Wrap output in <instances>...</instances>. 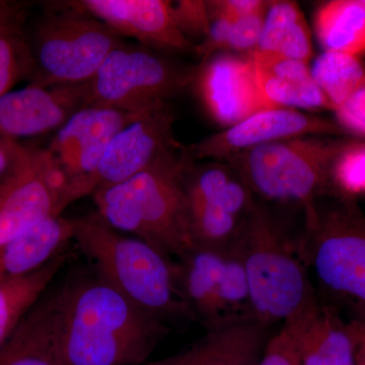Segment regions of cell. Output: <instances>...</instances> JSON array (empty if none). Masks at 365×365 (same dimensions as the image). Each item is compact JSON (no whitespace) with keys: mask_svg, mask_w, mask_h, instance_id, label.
Here are the masks:
<instances>
[{"mask_svg":"<svg viewBox=\"0 0 365 365\" xmlns=\"http://www.w3.org/2000/svg\"><path fill=\"white\" fill-rule=\"evenodd\" d=\"M173 14L178 29L190 42L195 39L200 44L206 39L211 26L208 1L180 0L173 4Z\"/></svg>","mask_w":365,"mask_h":365,"instance_id":"obj_29","label":"cell"},{"mask_svg":"<svg viewBox=\"0 0 365 365\" xmlns=\"http://www.w3.org/2000/svg\"><path fill=\"white\" fill-rule=\"evenodd\" d=\"M302 365H356L357 337L335 307L319 297L283 323Z\"/></svg>","mask_w":365,"mask_h":365,"instance_id":"obj_18","label":"cell"},{"mask_svg":"<svg viewBox=\"0 0 365 365\" xmlns=\"http://www.w3.org/2000/svg\"><path fill=\"white\" fill-rule=\"evenodd\" d=\"M331 180L341 195H365V143L346 141L334 160Z\"/></svg>","mask_w":365,"mask_h":365,"instance_id":"obj_28","label":"cell"},{"mask_svg":"<svg viewBox=\"0 0 365 365\" xmlns=\"http://www.w3.org/2000/svg\"><path fill=\"white\" fill-rule=\"evenodd\" d=\"M353 326H354V327H355V328H356V329H357V330H359V331H362V332H365V328H359V327H356V326H355V325H353Z\"/></svg>","mask_w":365,"mask_h":365,"instance_id":"obj_38","label":"cell"},{"mask_svg":"<svg viewBox=\"0 0 365 365\" xmlns=\"http://www.w3.org/2000/svg\"><path fill=\"white\" fill-rule=\"evenodd\" d=\"M264 97L275 107L332 110L319 90L309 63L279 55L259 51L248 53Z\"/></svg>","mask_w":365,"mask_h":365,"instance_id":"obj_21","label":"cell"},{"mask_svg":"<svg viewBox=\"0 0 365 365\" xmlns=\"http://www.w3.org/2000/svg\"><path fill=\"white\" fill-rule=\"evenodd\" d=\"M184 189L193 248L232 250L257 201L246 182L225 163L191 160Z\"/></svg>","mask_w":365,"mask_h":365,"instance_id":"obj_9","label":"cell"},{"mask_svg":"<svg viewBox=\"0 0 365 365\" xmlns=\"http://www.w3.org/2000/svg\"><path fill=\"white\" fill-rule=\"evenodd\" d=\"M193 85L216 123L228 128L275 107L264 97L253 62L232 54H217L197 67Z\"/></svg>","mask_w":365,"mask_h":365,"instance_id":"obj_15","label":"cell"},{"mask_svg":"<svg viewBox=\"0 0 365 365\" xmlns=\"http://www.w3.org/2000/svg\"><path fill=\"white\" fill-rule=\"evenodd\" d=\"M334 112L336 122L345 133L365 138V86L355 91Z\"/></svg>","mask_w":365,"mask_h":365,"instance_id":"obj_31","label":"cell"},{"mask_svg":"<svg viewBox=\"0 0 365 365\" xmlns=\"http://www.w3.org/2000/svg\"><path fill=\"white\" fill-rule=\"evenodd\" d=\"M144 114L146 113L135 114L111 108L86 107L56 131L48 150L66 178L67 207L78 200L79 190L97 168L118 132Z\"/></svg>","mask_w":365,"mask_h":365,"instance_id":"obj_12","label":"cell"},{"mask_svg":"<svg viewBox=\"0 0 365 365\" xmlns=\"http://www.w3.org/2000/svg\"><path fill=\"white\" fill-rule=\"evenodd\" d=\"M79 9L109 26L120 37L146 48L188 51L194 45L178 29L173 2L167 0H78Z\"/></svg>","mask_w":365,"mask_h":365,"instance_id":"obj_17","label":"cell"},{"mask_svg":"<svg viewBox=\"0 0 365 365\" xmlns=\"http://www.w3.org/2000/svg\"><path fill=\"white\" fill-rule=\"evenodd\" d=\"M272 327L248 317L206 329L185 351L146 365H258Z\"/></svg>","mask_w":365,"mask_h":365,"instance_id":"obj_20","label":"cell"},{"mask_svg":"<svg viewBox=\"0 0 365 365\" xmlns=\"http://www.w3.org/2000/svg\"><path fill=\"white\" fill-rule=\"evenodd\" d=\"M71 254L62 252L39 270L14 279L0 280V346L6 342L48 285L66 265Z\"/></svg>","mask_w":365,"mask_h":365,"instance_id":"obj_25","label":"cell"},{"mask_svg":"<svg viewBox=\"0 0 365 365\" xmlns=\"http://www.w3.org/2000/svg\"><path fill=\"white\" fill-rule=\"evenodd\" d=\"M180 297L205 329L253 317L246 273L232 250L192 248L175 260Z\"/></svg>","mask_w":365,"mask_h":365,"instance_id":"obj_10","label":"cell"},{"mask_svg":"<svg viewBox=\"0 0 365 365\" xmlns=\"http://www.w3.org/2000/svg\"><path fill=\"white\" fill-rule=\"evenodd\" d=\"M23 150L24 146L16 141L0 138V180L13 170Z\"/></svg>","mask_w":365,"mask_h":365,"instance_id":"obj_34","label":"cell"},{"mask_svg":"<svg viewBox=\"0 0 365 365\" xmlns=\"http://www.w3.org/2000/svg\"><path fill=\"white\" fill-rule=\"evenodd\" d=\"M269 1L262 0H220L208 1L211 13L222 14L237 21L267 9Z\"/></svg>","mask_w":365,"mask_h":365,"instance_id":"obj_33","label":"cell"},{"mask_svg":"<svg viewBox=\"0 0 365 365\" xmlns=\"http://www.w3.org/2000/svg\"><path fill=\"white\" fill-rule=\"evenodd\" d=\"M314 29L325 51L365 55V0H332L319 7Z\"/></svg>","mask_w":365,"mask_h":365,"instance_id":"obj_24","label":"cell"},{"mask_svg":"<svg viewBox=\"0 0 365 365\" xmlns=\"http://www.w3.org/2000/svg\"><path fill=\"white\" fill-rule=\"evenodd\" d=\"M311 71L319 90L332 106V111L365 86V66L360 57L345 53L324 52L314 61Z\"/></svg>","mask_w":365,"mask_h":365,"instance_id":"obj_27","label":"cell"},{"mask_svg":"<svg viewBox=\"0 0 365 365\" xmlns=\"http://www.w3.org/2000/svg\"><path fill=\"white\" fill-rule=\"evenodd\" d=\"M66 287L44 294L0 346V365H66L62 346Z\"/></svg>","mask_w":365,"mask_h":365,"instance_id":"obj_19","label":"cell"},{"mask_svg":"<svg viewBox=\"0 0 365 365\" xmlns=\"http://www.w3.org/2000/svg\"><path fill=\"white\" fill-rule=\"evenodd\" d=\"M21 6H13L0 16V97L11 91L21 79L32 78L35 60L23 32Z\"/></svg>","mask_w":365,"mask_h":365,"instance_id":"obj_26","label":"cell"},{"mask_svg":"<svg viewBox=\"0 0 365 365\" xmlns=\"http://www.w3.org/2000/svg\"><path fill=\"white\" fill-rule=\"evenodd\" d=\"M191 160L179 145L130 179L98 190L91 196L98 215L115 230L133 235L177 260L193 248L184 189Z\"/></svg>","mask_w":365,"mask_h":365,"instance_id":"obj_2","label":"cell"},{"mask_svg":"<svg viewBox=\"0 0 365 365\" xmlns=\"http://www.w3.org/2000/svg\"><path fill=\"white\" fill-rule=\"evenodd\" d=\"M50 4L36 30L30 85H76L90 81L122 37L72 1Z\"/></svg>","mask_w":365,"mask_h":365,"instance_id":"obj_7","label":"cell"},{"mask_svg":"<svg viewBox=\"0 0 365 365\" xmlns=\"http://www.w3.org/2000/svg\"><path fill=\"white\" fill-rule=\"evenodd\" d=\"M7 188V176L0 180V199L2 198L4 194L6 193Z\"/></svg>","mask_w":365,"mask_h":365,"instance_id":"obj_36","label":"cell"},{"mask_svg":"<svg viewBox=\"0 0 365 365\" xmlns=\"http://www.w3.org/2000/svg\"><path fill=\"white\" fill-rule=\"evenodd\" d=\"M345 140L324 136L284 139L237 153L225 162L262 202L302 209L334 191L331 173Z\"/></svg>","mask_w":365,"mask_h":365,"instance_id":"obj_6","label":"cell"},{"mask_svg":"<svg viewBox=\"0 0 365 365\" xmlns=\"http://www.w3.org/2000/svg\"><path fill=\"white\" fill-rule=\"evenodd\" d=\"M174 122L169 104L146 113L118 132L79 190L78 199L130 179L165 151L179 146L173 131Z\"/></svg>","mask_w":365,"mask_h":365,"instance_id":"obj_13","label":"cell"},{"mask_svg":"<svg viewBox=\"0 0 365 365\" xmlns=\"http://www.w3.org/2000/svg\"><path fill=\"white\" fill-rule=\"evenodd\" d=\"M297 239L300 258L318 280L322 294L350 323L365 328V215L356 199L332 192L302 209Z\"/></svg>","mask_w":365,"mask_h":365,"instance_id":"obj_3","label":"cell"},{"mask_svg":"<svg viewBox=\"0 0 365 365\" xmlns=\"http://www.w3.org/2000/svg\"><path fill=\"white\" fill-rule=\"evenodd\" d=\"M66 189V178L48 148L24 146L0 199V249L47 218L61 215L67 208Z\"/></svg>","mask_w":365,"mask_h":365,"instance_id":"obj_11","label":"cell"},{"mask_svg":"<svg viewBox=\"0 0 365 365\" xmlns=\"http://www.w3.org/2000/svg\"><path fill=\"white\" fill-rule=\"evenodd\" d=\"M242 262L254 318L273 326L288 321L318 299L297 239H292L257 199L232 248Z\"/></svg>","mask_w":365,"mask_h":365,"instance_id":"obj_5","label":"cell"},{"mask_svg":"<svg viewBox=\"0 0 365 365\" xmlns=\"http://www.w3.org/2000/svg\"><path fill=\"white\" fill-rule=\"evenodd\" d=\"M73 241L98 276L160 321H194L180 297L175 260L150 244L115 230L97 211L73 218Z\"/></svg>","mask_w":365,"mask_h":365,"instance_id":"obj_4","label":"cell"},{"mask_svg":"<svg viewBox=\"0 0 365 365\" xmlns=\"http://www.w3.org/2000/svg\"><path fill=\"white\" fill-rule=\"evenodd\" d=\"M169 332L98 276L66 285V365H140Z\"/></svg>","mask_w":365,"mask_h":365,"instance_id":"obj_1","label":"cell"},{"mask_svg":"<svg viewBox=\"0 0 365 365\" xmlns=\"http://www.w3.org/2000/svg\"><path fill=\"white\" fill-rule=\"evenodd\" d=\"M197 67L178 64L150 48L122 44L88 81V107L148 113L193 85Z\"/></svg>","mask_w":365,"mask_h":365,"instance_id":"obj_8","label":"cell"},{"mask_svg":"<svg viewBox=\"0 0 365 365\" xmlns=\"http://www.w3.org/2000/svg\"><path fill=\"white\" fill-rule=\"evenodd\" d=\"M11 6H13V4H9V2L0 1V16H2V14L6 13L7 9H9Z\"/></svg>","mask_w":365,"mask_h":365,"instance_id":"obj_37","label":"cell"},{"mask_svg":"<svg viewBox=\"0 0 365 365\" xmlns=\"http://www.w3.org/2000/svg\"><path fill=\"white\" fill-rule=\"evenodd\" d=\"M267 9L235 21L225 50L246 53L254 51L260 39Z\"/></svg>","mask_w":365,"mask_h":365,"instance_id":"obj_30","label":"cell"},{"mask_svg":"<svg viewBox=\"0 0 365 365\" xmlns=\"http://www.w3.org/2000/svg\"><path fill=\"white\" fill-rule=\"evenodd\" d=\"M73 241V220L52 216L14 237L0 249V280L24 277L39 270Z\"/></svg>","mask_w":365,"mask_h":365,"instance_id":"obj_22","label":"cell"},{"mask_svg":"<svg viewBox=\"0 0 365 365\" xmlns=\"http://www.w3.org/2000/svg\"><path fill=\"white\" fill-rule=\"evenodd\" d=\"M353 328L357 337L356 365H365V332L357 330L354 326Z\"/></svg>","mask_w":365,"mask_h":365,"instance_id":"obj_35","label":"cell"},{"mask_svg":"<svg viewBox=\"0 0 365 365\" xmlns=\"http://www.w3.org/2000/svg\"><path fill=\"white\" fill-rule=\"evenodd\" d=\"M254 51L270 53L309 63L313 42L304 14L294 1H269L260 39Z\"/></svg>","mask_w":365,"mask_h":365,"instance_id":"obj_23","label":"cell"},{"mask_svg":"<svg viewBox=\"0 0 365 365\" xmlns=\"http://www.w3.org/2000/svg\"><path fill=\"white\" fill-rule=\"evenodd\" d=\"M345 133L332 120L290 108H273L256 113L234 126L203 138L185 148L193 160L227 158L264 144L304 136L340 135Z\"/></svg>","mask_w":365,"mask_h":365,"instance_id":"obj_14","label":"cell"},{"mask_svg":"<svg viewBox=\"0 0 365 365\" xmlns=\"http://www.w3.org/2000/svg\"><path fill=\"white\" fill-rule=\"evenodd\" d=\"M258 365H302L294 339L285 327L269 341Z\"/></svg>","mask_w":365,"mask_h":365,"instance_id":"obj_32","label":"cell"},{"mask_svg":"<svg viewBox=\"0 0 365 365\" xmlns=\"http://www.w3.org/2000/svg\"><path fill=\"white\" fill-rule=\"evenodd\" d=\"M86 83L29 85L9 91L0 97V138L16 141L58 130L76 112L88 107Z\"/></svg>","mask_w":365,"mask_h":365,"instance_id":"obj_16","label":"cell"}]
</instances>
